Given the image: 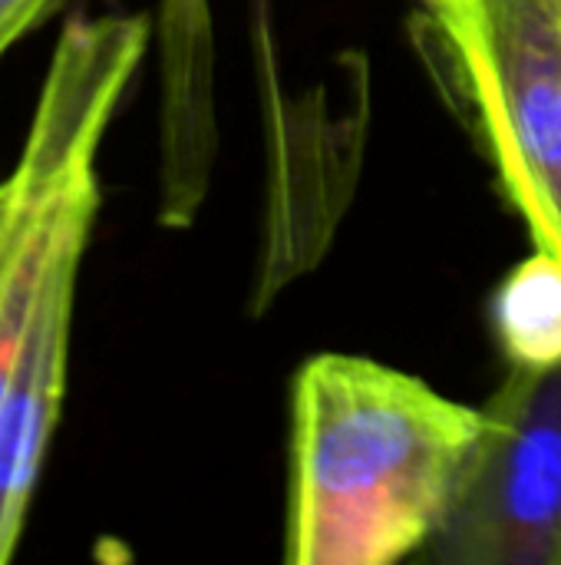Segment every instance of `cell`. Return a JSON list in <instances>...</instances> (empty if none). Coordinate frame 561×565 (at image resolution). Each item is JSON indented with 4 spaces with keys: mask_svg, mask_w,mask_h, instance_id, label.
<instances>
[{
    "mask_svg": "<svg viewBox=\"0 0 561 565\" xmlns=\"http://www.w3.org/2000/svg\"><path fill=\"white\" fill-rule=\"evenodd\" d=\"M483 411L360 354H317L291 387L284 559L393 565L427 550Z\"/></svg>",
    "mask_w": 561,
    "mask_h": 565,
    "instance_id": "1",
    "label": "cell"
},
{
    "mask_svg": "<svg viewBox=\"0 0 561 565\" xmlns=\"http://www.w3.org/2000/svg\"><path fill=\"white\" fill-rule=\"evenodd\" d=\"M145 46V13H79L50 53L23 146L0 179V401L30 331L76 295L99 212V149Z\"/></svg>",
    "mask_w": 561,
    "mask_h": 565,
    "instance_id": "2",
    "label": "cell"
},
{
    "mask_svg": "<svg viewBox=\"0 0 561 565\" xmlns=\"http://www.w3.org/2000/svg\"><path fill=\"white\" fill-rule=\"evenodd\" d=\"M417 46L496 169L536 248L561 255V13L555 0L427 7Z\"/></svg>",
    "mask_w": 561,
    "mask_h": 565,
    "instance_id": "3",
    "label": "cell"
},
{
    "mask_svg": "<svg viewBox=\"0 0 561 565\" xmlns=\"http://www.w3.org/2000/svg\"><path fill=\"white\" fill-rule=\"evenodd\" d=\"M446 513L420 553L440 565H561V364L509 367Z\"/></svg>",
    "mask_w": 561,
    "mask_h": 565,
    "instance_id": "4",
    "label": "cell"
},
{
    "mask_svg": "<svg viewBox=\"0 0 561 565\" xmlns=\"http://www.w3.org/2000/svg\"><path fill=\"white\" fill-rule=\"evenodd\" d=\"M493 331L509 367L561 364V255L536 248L493 295Z\"/></svg>",
    "mask_w": 561,
    "mask_h": 565,
    "instance_id": "5",
    "label": "cell"
},
{
    "mask_svg": "<svg viewBox=\"0 0 561 565\" xmlns=\"http://www.w3.org/2000/svg\"><path fill=\"white\" fill-rule=\"evenodd\" d=\"M69 0H0V60Z\"/></svg>",
    "mask_w": 561,
    "mask_h": 565,
    "instance_id": "6",
    "label": "cell"
},
{
    "mask_svg": "<svg viewBox=\"0 0 561 565\" xmlns=\"http://www.w3.org/2000/svg\"><path fill=\"white\" fill-rule=\"evenodd\" d=\"M450 3H466V0H423V7H450Z\"/></svg>",
    "mask_w": 561,
    "mask_h": 565,
    "instance_id": "7",
    "label": "cell"
},
{
    "mask_svg": "<svg viewBox=\"0 0 561 565\" xmlns=\"http://www.w3.org/2000/svg\"><path fill=\"white\" fill-rule=\"evenodd\" d=\"M555 7H559V13H561V0H555Z\"/></svg>",
    "mask_w": 561,
    "mask_h": 565,
    "instance_id": "8",
    "label": "cell"
}]
</instances>
